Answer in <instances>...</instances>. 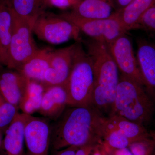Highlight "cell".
Returning a JSON list of instances; mask_svg holds the SVG:
<instances>
[{
	"label": "cell",
	"mask_w": 155,
	"mask_h": 155,
	"mask_svg": "<svg viewBox=\"0 0 155 155\" xmlns=\"http://www.w3.org/2000/svg\"><path fill=\"white\" fill-rule=\"evenodd\" d=\"M13 12L11 5L0 0V67H7L8 63Z\"/></svg>",
	"instance_id": "2e32d148"
},
{
	"label": "cell",
	"mask_w": 155,
	"mask_h": 155,
	"mask_svg": "<svg viewBox=\"0 0 155 155\" xmlns=\"http://www.w3.org/2000/svg\"><path fill=\"white\" fill-rule=\"evenodd\" d=\"M76 43L60 49L49 51V67L41 84L45 89L67 84L72 69Z\"/></svg>",
	"instance_id": "9c48e42d"
},
{
	"label": "cell",
	"mask_w": 155,
	"mask_h": 155,
	"mask_svg": "<svg viewBox=\"0 0 155 155\" xmlns=\"http://www.w3.org/2000/svg\"><path fill=\"white\" fill-rule=\"evenodd\" d=\"M51 125L43 118L25 115V142L29 155H48L51 143Z\"/></svg>",
	"instance_id": "30bf717a"
},
{
	"label": "cell",
	"mask_w": 155,
	"mask_h": 155,
	"mask_svg": "<svg viewBox=\"0 0 155 155\" xmlns=\"http://www.w3.org/2000/svg\"><path fill=\"white\" fill-rule=\"evenodd\" d=\"M113 152L114 155H133L129 150L127 148L116 150L113 151Z\"/></svg>",
	"instance_id": "f546056e"
},
{
	"label": "cell",
	"mask_w": 155,
	"mask_h": 155,
	"mask_svg": "<svg viewBox=\"0 0 155 155\" xmlns=\"http://www.w3.org/2000/svg\"><path fill=\"white\" fill-rule=\"evenodd\" d=\"M105 117L92 105L67 106L51 125L53 149L101 144Z\"/></svg>",
	"instance_id": "6da1fadb"
},
{
	"label": "cell",
	"mask_w": 155,
	"mask_h": 155,
	"mask_svg": "<svg viewBox=\"0 0 155 155\" xmlns=\"http://www.w3.org/2000/svg\"><path fill=\"white\" fill-rule=\"evenodd\" d=\"M137 28H141L155 34V7L148 10L143 15Z\"/></svg>",
	"instance_id": "d4e9b609"
},
{
	"label": "cell",
	"mask_w": 155,
	"mask_h": 155,
	"mask_svg": "<svg viewBox=\"0 0 155 155\" xmlns=\"http://www.w3.org/2000/svg\"><path fill=\"white\" fill-rule=\"evenodd\" d=\"M92 39L104 43L107 45L114 41L127 32L119 19L117 12L105 19H94L82 18L72 12L60 14Z\"/></svg>",
	"instance_id": "8992f818"
},
{
	"label": "cell",
	"mask_w": 155,
	"mask_h": 155,
	"mask_svg": "<svg viewBox=\"0 0 155 155\" xmlns=\"http://www.w3.org/2000/svg\"><path fill=\"white\" fill-rule=\"evenodd\" d=\"M4 1H5L6 2L8 3L10 5H11V2H12V0H4Z\"/></svg>",
	"instance_id": "d6a6232c"
},
{
	"label": "cell",
	"mask_w": 155,
	"mask_h": 155,
	"mask_svg": "<svg viewBox=\"0 0 155 155\" xmlns=\"http://www.w3.org/2000/svg\"><path fill=\"white\" fill-rule=\"evenodd\" d=\"M155 112V104L143 87L120 75L110 116H121L146 127L152 121Z\"/></svg>",
	"instance_id": "3957f363"
},
{
	"label": "cell",
	"mask_w": 155,
	"mask_h": 155,
	"mask_svg": "<svg viewBox=\"0 0 155 155\" xmlns=\"http://www.w3.org/2000/svg\"><path fill=\"white\" fill-rule=\"evenodd\" d=\"M133 0H115L114 7L116 8V11H121L129 5Z\"/></svg>",
	"instance_id": "f1b7e54d"
},
{
	"label": "cell",
	"mask_w": 155,
	"mask_h": 155,
	"mask_svg": "<svg viewBox=\"0 0 155 155\" xmlns=\"http://www.w3.org/2000/svg\"><path fill=\"white\" fill-rule=\"evenodd\" d=\"M45 90V87L41 83L30 80L19 106V108L23 114L31 115L34 112L39 111Z\"/></svg>",
	"instance_id": "44dd1931"
},
{
	"label": "cell",
	"mask_w": 155,
	"mask_h": 155,
	"mask_svg": "<svg viewBox=\"0 0 155 155\" xmlns=\"http://www.w3.org/2000/svg\"><path fill=\"white\" fill-rule=\"evenodd\" d=\"M49 50L40 49L34 56L16 70L29 80L42 84L45 72L49 67Z\"/></svg>",
	"instance_id": "ac0fdd59"
},
{
	"label": "cell",
	"mask_w": 155,
	"mask_h": 155,
	"mask_svg": "<svg viewBox=\"0 0 155 155\" xmlns=\"http://www.w3.org/2000/svg\"><path fill=\"white\" fill-rule=\"evenodd\" d=\"M107 46L121 75L143 87L136 56L134 55L132 41L126 33L124 34Z\"/></svg>",
	"instance_id": "ba28073f"
},
{
	"label": "cell",
	"mask_w": 155,
	"mask_h": 155,
	"mask_svg": "<svg viewBox=\"0 0 155 155\" xmlns=\"http://www.w3.org/2000/svg\"><path fill=\"white\" fill-rule=\"evenodd\" d=\"M65 86L55 85L45 89L41 107V115L55 120L68 106Z\"/></svg>",
	"instance_id": "4fadbf2b"
},
{
	"label": "cell",
	"mask_w": 155,
	"mask_h": 155,
	"mask_svg": "<svg viewBox=\"0 0 155 155\" xmlns=\"http://www.w3.org/2000/svg\"><path fill=\"white\" fill-rule=\"evenodd\" d=\"M114 0H81L72 8L73 14L87 19H105L110 17L113 12Z\"/></svg>",
	"instance_id": "e0dca14e"
},
{
	"label": "cell",
	"mask_w": 155,
	"mask_h": 155,
	"mask_svg": "<svg viewBox=\"0 0 155 155\" xmlns=\"http://www.w3.org/2000/svg\"><path fill=\"white\" fill-rule=\"evenodd\" d=\"M30 80L17 70L0 68V94L10 104L19 108Z\"/></svg>",
	"instance_id": "7c38bea8"
},
{
	"label": "cell",
	"mask_w": 155,
	"mask_h": 155,
	"mask_svg": "<svg viewBox=\"0 0 155 155\" xmlns=\"http://www.w3.org/2000/svg\"><path fill=\"white\" fill-rule=\"evenodd\" d=\"M105 150L104 149V147L102 145V155H106Z\"/></svg>",
	"instance_id": "4dcf8cb0"
},
{
	"label": "cell",
	"mask_w": 155,
	"mask_h": 155,
	"mask_svg": "<svg viewBox=\"0 0 155 155\" xmlns=\"http://www.w3.org/2000/svg\"><path fill=\"white\" fill-rule=\"evenodd\" d=\"M32 32V25L13 12L8 63L7 68L17 70L38 52L40 48L35 41Z\"/></svg>",
	"instance_id": "5b68a950"
},
{
	"label": "cell",
	"mask_w": 155,
	"mask_h": 155,
	"mask_svg": "<svg viewBox=\"0 0 155 155\" xmlns=\"http://www.w3.org/2000/svg\"><path fill=\"white\" fill-rule=\"evenodd\" d=\"M25 115L18 113L9 125L4 140L6 155H24Z\"/></svg>",
	"instance_id": "5bb4252c"
},
{
	"label": "cell",
	"mask_w": 155,
	"mask_h": 155,
	"mask_svg": "<svg viewBox=\"0 0 155 155\" xmlns=\"http://www.w3.org/2000/svg\"><path fill=\"white\" fill-rule=\"evenodd\" d=\"M113 130L122 133L132 142L150 135L146 127L115 115L106 117L104 123V131Z\"/></svg>",
	"instance_id": "9a60e30c"
},
{
	"label": "cell",
	"mask_w": 155,
	"mask_h": 155,
	"mask_svg": "<svg viewBox=\"0 0 155 155\" xmlns=\"http://www.w3.org/2000/svg\"><path fill=\"white\" fill-rule=\"evenodd\" d=\"M18 109L7 101L0 94V128L10 125L18 114Z\"/></svg>",
	"instance_id": "603a6c76"
},
{
	"label": "cell",
	"mask_w": 155,
	"mask_h": 155,
	"mask_svg": "<svg viewBox=\"0 0 155 155\" xmlns=\"http://www.w3.org/2000/svg\"><path fill=\"white\" fill-rule=\"evenodd\" d=\"M132 141L122 133L116 130L104 131L102 145L106 152L127 148Z\"/></svg>",
	"instance_id": "7402d4cb"
},
{
	"label": "cell",
	"mask_w": 155,
	"mask_h": 155,
	"mask_svg": "<svg viewBox=\"0 0 155 155\" xmlns=\"http://www.w3.org/2000/svg\"><path fill=\"white\" fill-rule=\"evenodd\" d=\"M98 145H87L80 147L78 149L75 155H91L96 147Z\"/></svg>",
	"instance_id": "4316f807"
},
{
	"label": "cell",
	"mask_w": 155,
	"mask_h": 155,
	"mask_svg": "<svg viewBox=\"0 0 155 155\" xmlns=\"http://www.w3.org/2000/svg\"><path fill=\"white\" fill-rule=\"evenodd\" d=\"M24 155H29L28 154V153H24Z\"/></svg>",
	"instance_id": "e575fe53"
},
{
	"label": "cell",
	"mask_w": 155,
	"mask_h": 155,
	"mask_svg": "<svg viewBox=\"0 0 155 155\" xmlns=\"http://www.w3.org/2000/svg\"><path fill=\"white\" fill-rule=\"evenodd\" d=\"M79 147L70 146L58 150L55 155H75Z\"/></svg>",
	"instance_id": "83f0119b"
},
{
	"label": "cell",
	"mask_w": 155,
	"mask_h": 155,
	"mask_svg": "<svg viewBox=\"0 0 155 155\" xmlns=\"http://www.w3.org/2000/svg\"><path fill=\"white\" fill-rule=\"evenodd\" d=\"M71 73L65 85L68 106L91 105L94 74L91 58L76 41Z\"/></svg>",
	"instance_id": "277c9868"
},
{
	"label": "cell",
	"mask_w": 155,
	"mask_h": 155,
	"mask_svg": "<svg viewBox=\"0 0 155 155\" xmlns=\"http://www.w3.org/2000/svg\"><path fill=\"white\" fill-rule=\"evenodd\" d=\"M32 31L40 39L52 44H60L71 39L81 41V31L77 26L59 15L46 11L34 23Z\"/></svg>",
	"instance_id": "52a82bcc"
},
{
	"label": "cell",
	"mask_w": 155,
	"mask_h": 155,
	"mask_svg": "<svg viewBox=\"0 0 155 155\" xmlns=\"http://www.w3.org/2000/svg\"><path fill=\"white\" fill-rule=\"evenodd\" d=\"M150 134L151 136L154 139V140H155V131H154L153 133Z\"/></svg>",
	"instance_id": "1f68e13d"
},
{
	"label": "cell",
	"mask_w": 155,
	"mask_h": 155,
	"mask_svg": "<svg viewBox=\"0 0 155 155\" xmlns=\"http://www.w3.org/2000/svg\"><path fill=\"white\" fill-rule=\"evenodd\" d=\"M11 6L14 14L32 26L39 16L48 8L47 0H12Z\"/></svg>",
	"instance_id": "ffe728a7"
},
{
	"label": "cell",
	"mask_w": 155,
	"mask_h": 155,
	"mask_svg": "<svg viewBox=\"0 0 155 155\" xmlns=\"http://www.w3.org/2000/svg\"><path fill=\"white\" fill-rule=\"evenodd\" d=\"M0 141H1V138H0Z\"/></svg>",
	"instance_id": "d590c367"
},
{
	"label": "cell",
	"mask_w": 155,
	"mask_h": 155,
	"mask_svg": "<svg viewBox=\"0 0 155 155\" xmlns=\"http://www.w3.org/2000/svg\"><path fill=\"white\" fill-rule=\"evenodd\" d=\"M152 155H155V147L153 151L152 154Z\"/></svg>",
	"instance_id": "836d02e7"
},
{
	"label": "cell",
	"mask_w": 155,
	"mask_h": 155,
	"mask_svg": "<svg viewBox=\"0 0 155 155\" xmlns=\"http://www.w3.org/2000/svg\"><path fill=\"white\" fill-rule=\"evenodd\" d=\"M155 7V0H133L127 7L116 11L126 31L136 29L143 15Z\"/></svg>",
	"instance_id": "d6986e66"
},
{
	"label": "cell",
	"mask_w": 155,
	"mask_h": 155,
	"mask_svg": "<svg viewBox=\"0 0 155 155\" xmlns=\"http://www.w3.org/2000/svg\"><path fill=\"white\" fill-rule=\"evenodd\" d=\"M93 65L94 81L91 105L104 116L110 115L119 84V69L107 45L92 39L84 42Z\"/></svg>",
	"instance_id": "7a4b0ae2"
},
{
	"label": "cell",
	"mask_w": 155,
	"mask_h": 155,
	"mask_svg": "<svg viewBox=\"0 0 155 155\" xmlns=\"http://www.w3.org/2000/svg\"><path fill=\"white\" fill-rule=\"evenodd\" d=\"M155 147V140L151 136L133 142L129 146L133 155H152Z\"/></svg>",
	"instance_id": "cb8c5ba5"
},
{
	"label": "cell",
	"mask_w": 155,
	"mask_h": 155,
	"mask_svg": "<svg viewBox=\"0 0 155 155\" xmlns=\"http://www.w3.org/2000/svg\"><path fill=\"white\" fill-rule=\"evenodd\" d=\"M137 46L136 56L143 87L155 104V44L140 39Z\"/></svg>",
	"instance_id": "8fae6325"
},
{
	"label": "cell",
	"mask_w": 155,
	"mask_h": 155,
	"mask_svg": "<svg viewBox=\"0 0 155 155\" xmlns=\"http://www.w3.org/2000/svg\"><path fill=\"white\" fill-rule=\"evenodd\" d=\"M1 67H0V68H1Z\"/></svg>",
	"instance_id": "8d00e7d4"
},
{
	"label": "cell",
	"mask_w": 155,
	"mask_h": 155,
	"mask_svg": "<svg viewBox=\"0 0 155 155\" xmlns=\"http://www.w3.org/2000/svg\"><path fill=\"white\" fill-rule=\"evenodd\" d=\"M81 0H47L48 7H54L61 9L73 8Z\"/></svg>",
	"instance_id": "484cf974"
}]
</instances>
